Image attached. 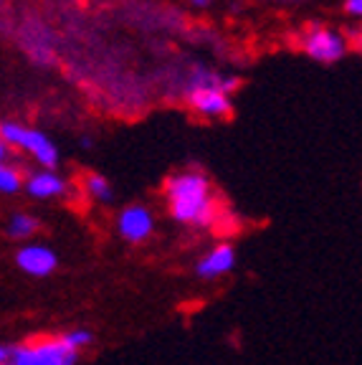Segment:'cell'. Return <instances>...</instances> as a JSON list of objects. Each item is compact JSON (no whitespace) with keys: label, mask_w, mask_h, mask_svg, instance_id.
Returning <instances> with one entry per match:
<instances>
[{"label":"cell","mask_w":362,"mask_h":365,"mask_svg":"<svg viewBox=\"0 0 362 365\" xmlns=\"http://www.w3.org/2000/svg\"><path fill=\"white\" fill-rule=\"evenodd\" d=\"M11 353H13V348H8V345H0V365H6L8 360H11Z\"/></svg>","instance_id":"17"},{"label":"cell","mask_w":362,"mask_h":365,"mask_svg":"<svg viewBox=\"0 0 362 365\" xmlns=\"http://www.w3.org/2000/svg\"><path fill=\"white\" fill-rule=\"evenodd\" d=\"M117 234L122 236L127 244H145V241L155 234L152 211L142 203L127 205L125 211H119V216H117Z\"/></svg>","instance_id":"6"},{"label":"cell","mask_w":362,"mask_h":365,"mask_svg":"<svg viewBox=\"0 0 362 365\" xmlns=\"http://www.w3.org/2000/svg\"><path fill=\"white\" fill-rule=\"evenodd\" d=\"M190 3L195 8H210V6H213V0H190Z\"/></svg>","instance_id":"18"},{"label":"cell","mask_w":362,"mask_h":365,"mask_svg":"<svg viewBox=\"0 0 362 365\" xmlns=\"http://www.w3.org/2000/svg\"><path fill=\"white\" fill-rule=\"evenodd\" d=\"M165 200L170 216L182 226H210L218 213L210 180L198 170H180L167 178Z\"/></svg>","instance_id":"1"},{"label":"cell","mask_w":362,"mask_h":365,"mask_svg":"<svg viewBox=\"0 0 362 365\" xmlns=\"http://www.w3.org/2000/svg\"><path fill=\"white\" fill-rule=\"evenodd\" d=\"M21 188H26V180L23 175L11 165H0V193L3 195H13Z\"/></svg>","instance_id":"12"},{"label":"cell","mask_w":362,"mask_h":365,"mask_svg":"<svg viewBox=\"0 0 362 365\" xmlns=\"http://www.w3.org/2000/svg\"><path fill=\"white\" fill-rule=\"evenodd\" d=\"M342 11H345L347 18L362 23V0H345V3H342Z\"/></svg>","instance_id":"14"},{"label":"cell","mask_w":362,"mask_h":365,"mask_svg":"<svg viewBox=\"0 0 362 365\" xmlns=\"http://www.w3.org/2000/svg\"><path fill=\"white\" fill-rule=\"evenodd\" d=\"M0 135H3V140H6L11 148L29 153L41 168L53 170V168L58 165L56 145H53L51 137H46L43 132L23 127V125H18V122H0Z\"/></svg>","instance_id":"3"},{"label":"cell","mask_w":362,"mask_h":365,"mask_svg":"<svg viewBox=\"0 0 362 365\" xmlns=\"http://www.w3.org/2000/svg\"><path fill=\"white\" fill-rule=\"evenodd\" d=\"M26 190H29L31 198H38V200L61 198V195L68 193V182L58 173L43 168V170L31 173L29 180H26Z\"/></svg>","instance_id":"9"},{"label":"cell","mask_w":362,"mask_h":365,"mask_svg":"<svg viewBox=\"0 0 362 365\" xmlns=\"http://www.w3.org/2000/svg\"><path fill=\"white\" fill-rule=\"evenodd\" d=\"M79 353L71 350L61 337L56 340H31L13 348L6 365H76Z\"/></svg>","instance_id":"4"},{"label":"cell","mask_w":362,"mask_h":365,"mask_svg":"<svg viewBox=\"0 0 362 365\" xmlns=\"http://www.w3.org/2000/svg\"><path fill=\"white\" fill-rule=\"evenodd\" d=\"M84 188L86 193L91 195V198L96 200V203H114V188H112V182L107 180L104 175H99V173H91V175L84 178Z\"/></svg>","instance_id":"11"},{"label":"cell","mask_w":362,"mask_h":365,"mask_svg":"<svg viewBox=\"0 0 362 365\" xmlns=\"http://www.w3.org/2000/svg\"><path fill=\"white\" fill-rule=\"evenodd\" d=\"M41 228L38 218L29 216V213H16L8 223V236L13 241H29L31 236H36V231Z\"/></svg>","instance_id":"10"},{"label":"cell","mask_w":362,"mask_h":365,"mask_svg":"<svg viewBox=\"0 0 362 365\" xmlns=\"http://www.w3.org/2000/svg\"><path fill=\"white\" fill-rule=\"evenodd\" d=\"M61 340L66 342V345H68L71 350H76V353H79L81 348H89L91 342H94V332L86 330V327H76V330L63 332Z\"/></svg>","instance_id":"13"},{"label":"cell","mask_w":362,"mask_h":365,"mask_svg":"<svg viewBox=\"0 0 362 365\" xmlns=\"http://www.w3.org/2000/svg\"><path fill=\"white\" fill-rule=\"evenodd\" d=\"M185 102L192 112L200 114V117H208V120H226V117L233 114V99L231 94H226L221 89V84L187 89Z\"/></svg>","instance_id":"5"},{"label":"cell","mask_w":362,"mask_h":365,"mask_svg":"<svg viewBox=\"0 0 362 365\" xmlns=\"http://www.w3.org/2000/svg\"><path fill=\"white\" fill-rule=\"evenodd\" d=\"M8 148H11V145H8L6 140H3V135H0V165H6V160H8Z\"/></svg>","instance_id":"16"},{"label":"cell","mask_w":362,"mask_h":365,"mask_svg":"<svg viewBox=\"0 0 362 365\" xmlns=\"http://www.w3.org/2000/svg\"><path fill=\"white\" fill-rule=\"evenodd\" d=\"M299 48L314 63L332 66V63H340L352 51V43H350V36L332 29V26L309 23L299 34Z\"/></svg>","instance_id":"2"},{"label":"cell","mask_w":362,"mask_h":365,"mask_svg":"<svg viewBox=\"0 0 362 365\" xmlns=\"http://www.w3.org/2000/svg\"><path fill=\"white\" fill-rule=\"evenodd\" d=\"M236 269V249L231 244H218L195 264V274L200 279H218Z\"/></svg>","instance_id":"8"},{"label":"cell","mask_w":362,"mask_h":365,"mask_svg":"<svg viewBox=\"0 0 362 365\" xmlns=\"http://www.w3.org/2000/svg\"><path fill=\"white\" fill-rule=\"evenodd\" d=\"M350 43H352V51H357L362 56V23L360 26H355V29L350 31Z\"/></svg>","instance_id":"15"},{"label":"cell","mask_w":362,"mask_h":365,"mask_svg":"<svg viewBox=\"0 0 362 365\" xmlns=\"http://www.w3.org/2000/svg\"><path fill=\"white\" fill-rule=\"evenodd\" d=\"M16 264L21 272L31 274V277H48V274L56 272L58 257L48 249V246L29 244V246H21V249H18Z\"/></svg>","instance_id":"7"}]
</instances>
